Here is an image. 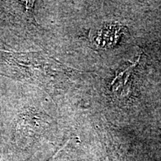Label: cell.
Returning a JSON list of instances; mask_svg holds the SVG:
<instances>
[{
  "label": "cell",
  "instance_id": "cell-1",
  "mask_svg": "<svg viewBox=\"0 0 161 161\" xmlns=\"http://www.w3.org/2000/svg\"><path fill=\"white\" fill-rule=\"evenodd\" d=\"M8 76L17 79H33L44 82L59 71L60 65L37 52H15L0 50Z\"/></svg>",
  "mask_w": 161,
  "mask_h": 161
}]
</instances>
